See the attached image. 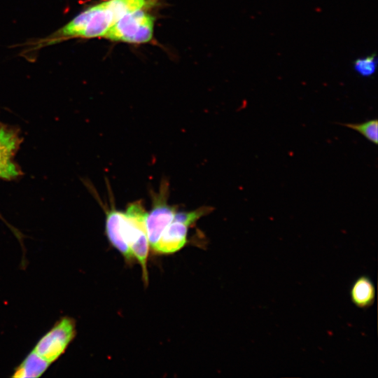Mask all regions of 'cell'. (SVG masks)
<instances>
[{
	"mask_svg": "<svg viewBox=\"0 0 378 378\" xmlns=\"http://www.w3.org/2000/svg\"><path fill=\"white\" fill-rule=\"evenodd\" d=\"M169 183L162 181L158 192H151L152 207L146 214V227L152 251L158 242L165 228L174 220L176 206L169 204Z\"/></svg>",
	"mask_w": 378,
	"mask_h": 378,
	"instance_id": "5",
	"label": "cell"
},
{
	"mask_svg": "<svg viewBox=\"0 0 378 378\" xmlns=\"http://www.w3.org/2000/svg\"><path fill=\"white\" fill-rule=\"evenodd\" d=\"M153 31L154 18L141 8L122 16L104 38L112 41L145 43L152 39Z\"/></svg>",
	"mask_w": 378,
	"mask_h": 378,
	"instance_id": "3",
	"label": "cell"
},
{
	"mask_svg": "<svg viewBox=\"0 0 378 378\" xmlns=\"http://www.w3.org/2000/svg\"><path fill=\"white\" fill-rule=\"evenodd\" d=\"M355 71L363 77L373 76L377 70V59L375 54L355 59L353 64Z\"/></svg>",
	"mask_w": 378,
	"mask_h": 378,
	"instance_id": "12",
	"label": "cell"
},
{
	"mask_svg": "<svg viewBox=\"0 0 378 378\" xmlns=\"http://www.w3.org/2000/svg\"><path fill=\"white\" fill-rule=\"evenodd\" d=\"M147 0H107L78 14L66 24L38 41V48L73 38L103 37L108 29L128 13L143 8Z\"/></svg>",
	"mask_w": 378,
	"mask_h": 378,
	"instance_id": "1",
	"label": "cell"
},
{
	"mask_svg": "<svg viewBox=\"0 0 378 378\" xmlns=\"http://www.w3.org/2000/svg\"><path fill=\"white\" fill-rule=\"evenodd\" d=\"M50 365L48 362L31 350L14 369L11 377L15 378H38L46 372Z\"/></svg>",
	"mask_w": 378,
	"mask_h": 378,
	"instance_id": "10",
	"label": "cell"
},
{
	"mask_svg": "<svg viewBox=\"0 0 378 378\" xmlns=\"http://www.w3.org/2000/svg\"><path fill=\"white\" fill-rule=\"evenodd\" d=\"M22 139L15 128L0 125V178L12 180L21 175V170L14 161Z\"/></svg>",
	"mask_w": 378,
	"mask_h": 378,
	"instance_id": "6",
	"label": "cell"
},
{
	"mask_svg": "<svg viewBox=\"0 0 378 378\" xmlns=\"http://www.w3.org/2000/svg\"><path fill=\"white\" fill-rule=\"evenodd\" d=\"M189 224L174 220L165 228L153 251L157 254H171L181 249L188 241Z\"/></svg>",
	"mask_w": 378,
	"mask_h": 378,
	"instance_id": "8",
	"label": "cell"
},
{
	"mask_svg": "<svg viewBox=\"0 0 378 378\" xmlns=\"http://www.w3.org/2000/svg\"><path fill=\"white\" fill-rule=\"evenodd\" d=\"M146 214L141 200L133 202L123 212L122 223L123 237L141 267L145 284L148 281L147 260L150 247L146 227Z\"/></svg>",
	"mask_w": 378,
	"mask_h": 378,
	"instance_id": "2",
	"label": "cell"
},
{
	"mask_svg": "<svg viewBox=\"0 0 378 378\" xmlns=\"http://www.w3.org/2000/svg\"><path fill=\"white\" fill-rule=\"evenodd\" d=\"M76 335L74 318L62 316L39 339L32 351L51 365L65 353Z\"/></svg>",
	"mask_w": 378,
	"mask_h": 378,
	"instance_id": "4",
	"label": "cell"
},
{
	"mask_svg": "<svg viewBox=\"0 0 378 378\" xmlns=\"http://www.w3.org/2000/svg\"><path fill=\"white\" fill-rule=\"evenodd\" d=\"M349 295L351 301L358 308H369L374 304L376 296L373 281L367 275L358 276L351 286Z\"/></svg>",
	"mask_w": 378,
	"mask_h": 378,
	"instance_id": "9",
	"label": "cell"
},
{
	"mask_svg": "<svg viewBox=\"0 0 378 378\" xmlns=\"http://www.w3.org/2000/svg\"><path fill=\"white\" fill-rule=\"evenodd\" d=\"M122 218L123 212L111 203V207L106 209L105 232L110 244L121 253L126 263L132 265L135 258L122 235Z\"/></svg>",
	"mask_w": 378,
	"mask_h": 378,
	"instance_id": "7",
	"label": "cell"
},
{
	"mask_svg": "<svg viewBox=\"0 0 378 378\" xmlns=\"http://www.w3.org/2000/svg\"><path fill=\"white\" fill-rule=\"evenodd\" d=\"M342 125L358 132L372 144H377L378 120L377 118L370 119L360 123H345Z\"/></svg>",
	"mask_w": 378,
	"mask_h": 378,
	"instance_id": "11",
	"label": "cell"
}]
</instances>
